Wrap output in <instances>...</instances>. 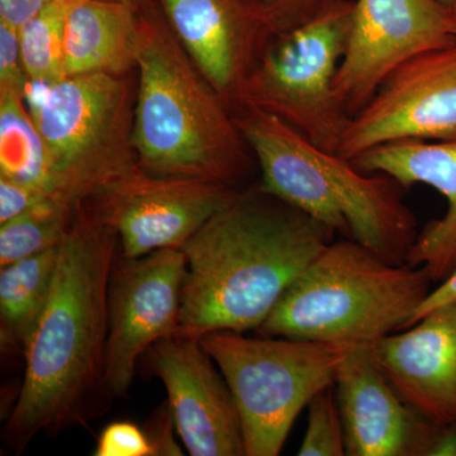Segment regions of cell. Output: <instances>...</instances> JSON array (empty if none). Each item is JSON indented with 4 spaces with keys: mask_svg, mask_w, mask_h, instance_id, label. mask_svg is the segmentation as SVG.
<instances>
[{
    "mask_svg": "<svg viewBox=\"0 0 456 456\" xmlns=\"http://www.w3.org/2000/svg\"><path fill=\"white\" fill-rule=\"evenodd\" d=\"M239 193L224 183L152 175L137 164L86 203L113 228L123 256L140 257L182 248Z\"/></svg>",
    "mask_w": 456,
    "mask_h": 456,
    "instance_id": "9c48e42d",
    "label": "cell"
},
{
    "mask_svg": "<svg viewBox=\"0 0 456 456\" xmlns=\"http://www.w3.org/2000/svg\"><path fill=\"white\" fill-rule=\"evenodd\" d=\"M143 356L167 389L176 434L189 455L245 456L235 399L200 338L167 336Z\"/></svg>",
    "mask_w": 456,
    "mask_h": 456,
    "instance_id": "4fadbf2b",
    "label": "cell"
},
{
    "mask_svg": "<svg viewBox=\"0 0 456 456\" xmlns=\"http://www.w3.org/2000/svg\"><path fill=\"white\" fill-rule=\"evenodd\" d=\"M70 0H55L18 29L20 53L31 86H47L66 77L65 27Z\"/></svg>",
    "mask_w": 456,
    "mask_h": 456,
    "instance_id": "7402d4cb",
    "label": "cell"
},
{
    "mask_svg": "<svg viewBox=\"0 0 456 456\" xmlns=\"http://www.w3.org/2000/svg\"><path fill=\"white\" fill-rule=\"evenodd\" d=\"M159 2L174 35L231 107L277 33L260 0Z\"/></svg>",
    "mask_w": 456,
    "mask_h": 456,
    "instance_id": "5bb4252c",
    "label": "cell"
},
{
    "mask_svg": "<svg viewBox=\"0 0 456 456\" xmlns=\"http://www.w3.org/2000/svg\"><path fill=\"white\" fill-rule=\"evenodd\" d=\"M431 283L422 266L388 263L354 240L331 241L288 288L257 332L373 344L406 327Z\"/></svg>",
    "mask_w": 456,
    "mask_h": 456,
    "instance_id": "5b68a950",
    "label": "cell"
},
{
    "mask_svg": "<svg viewBox=\"0 0 456 456\" xmlns=\"http://www.w3.org/2000/svg\"><path fill=\"white\" fill-rule=\"evenodd\" d=\"M134 147L147 173L235 187L250 147L232 108L204 77L173 29L140 14Z\"/></svg>",
    "mask_w": 456,
    "mask_h": 456,
    "instance_id": "277c9868",
    "label": "cell"
},
{
    "mask_svg": "<svg viewBox=\"0 0 456 456\" xmlns=\"http://www.w3.org/2000/svg\"><path fill=\"white\" fill-rule=\"evenodd\" d=\"M353 164L365 173L384 174L404 189L430 185L445 198L448 211L417 235L406 264L422 266L441 283L456 272V140L395 141L362 152Z\"/></svg>",
    "mask_w": 456,
    "mask_h": 456,
    "instance_id": "e0dca14e",
    "label": "cell"
},
{
    "mask_svg": "<svg viewBox=\"0 0 456 456\" xmlns=\"http://www.w3.org/2000/svg\"><path fill=\"white\" fill-rule=\"evenodd\" d=\"M55 0H0V22L17 31Z\"/></svg>",
    "mask_w": 456,
    "mask_h": 456,
    "instance_id": "f1b7e54d",
    "label": "cell"
},
{
    "mask_svg": "<svg viewBox=\"0 0 456 456\" xmlns=\"http://www.w3.org/2000/svg\"><path fill=\"white\" fill-rule=\"evenodd\" d=\"M439 2L443 3V4L448 5V7H452L454 0H439Z\"/></svg>",
    "mask_w": 456,
    "mask_h": 456,
    "instance_id": "d6a6232c",
    "label": "cell"
},
{
    "mask_svg": "<svg viewBox=\"0 0 456 456\" xmlns=\"http://www.w3.org/2000/svg\"><path fill=\"white\" fill-rule=\"evenodd\" d=\"M456 140V42L399 66L351 117L338 155L353 160L395 141Z\"/></svg>",
    "mask_w": 456,
    "mask_h": 456,
    "instance_id": "7c38bea8",
    "label": "cell"
},
{
    "mask_svg": "<svg viewBox=\"0 0 456 456\" xmlns=\"http://www.w3.org/2000/svg\"><path fill=\"white\" fill-rule=\"evenodd\" d=\"M46 198L40 189L0 176V224L13 220Z\"/></svg>",
    "mask_w": 456,
    "mask_h": 456,
    "instance_id": "4316f807",
    "label": "cell"
},
{
    "mask_svg": "<svg viewBox=\"0 0 456 456\" xmlns=\"http://www.w3.org/2000/svg\"><path fill=\"white\" fill-rule=\"evenodd\" d=\"M452 12H454V14L456 16V0H454V3H452Z\"/></svg>",
    "mask_w": 456,
    "mask_h": 456,
    "instance_id": "836d02e7",
    "label": "cell"
},
{
    "mask_svg": "<svg viewBox=\"0 0 456 456\" xmlns=\"http://www.w3.org/2000/svg\"><path fill=\"white\" fill-rule=\"evenodd\" d=\"M95 456H155L145 428L130 421L108 425L99 435Z\"/></svg>",
    "mask_w": 456,
    "mask_h": 456,
    "instance_id": "cb8c5ba5",
    "label": "cell"
},
{
    "mask_svg": "<svg viewBox=\"0 0 456 456\" xmlns=\"http://www.w3.org/2000/svg\"><path fill=\"white\" fill-rule=\"evenodd\" d=\"M184 278L182 248L140 257H125L119 251L108 287L106 386L110 397H127L140 358L155 342L178 332Z\"/></svg>",
    "mask_w": 456,
    "mask_h": 456,
    "instance_id": "8fae6325",
    "label": "cell"
},
{
    "mask_svg": "<svg viewBox=\"0 0 456 456\" xmlns=\"http://www.w3.org/2000/svg\"><path fill=\"white\" fill-rule=\"evenodd\" d=\"M338 0H260L275 31L284 32L310 22Z\"/></svg>",
    "mask_w": 456,
    "mask_h": 456,
    "instance_id": "d4e9b609",
    "label": "cell"
},
{
    "mask_svg": "<svg viewBox=\"0 0 456 456\" xmlns=\"http://www.w3.org/2000/svg\"><path fill=\"white\" fill-rule=\"evenodd\" d=\"M308 424L299 456L346 455L344 422L335 386L318 393L308 404Z\"/></svg>",
    "mask_w": 456,
    "mask_h": 456,
    "instance_id": "603a6c76",
    "label": "cell"
},
{
    "mask_svg": "<svg viewBox=\"0 0 456 456\" xmlns=\"http://www.w3.org/2000/svg\"><path fill=\"white\" fill-rule=\"evenodd\" d=\"M232 112L260 165L261 191L388 263L406 264L419 233L399 183L358 169L349 159L314 145L273 114L244 106L232 107Z\"/></svg>",
    "mask_w": 456,
    "mask_h": 456,
    "instance_id": "3957f363",
    "label": "cell"
},
{
    "mask_svg": "<svg viewBox=\"0 0 456 456\" xmlns=\"http://www.w3.org/2000/svg\"><path fill=\"white\" fill-rule=\"evenodd\" d=\"M349 456H428L441 425L417 412L378 367L370 344H359L335 380Z\"/></svg>",
    "mask_w": 456,
    "mask_h": 456,
    "instance_id": "9a60e30c",
    "label": "cell"
},
{
    "mask_svg": "<svg viewBox=\"0 0 456 456\" xmlns=\"http://www.w3.org/2000/svg\"><path fill=\"white\" fill-rule=\"evenodd\" d=\"M355 0H338L289 31L275 33L240 86L231 108H256L287 123L314 145L338 152L351 117L336 97Z\"/></svg>",
    "mask_w": 456,
    "mask_h": 456,
    "instance_id": "ba28073f",
    "label": "cell"
},
{
    "mask_svg": "<svg viewBox=\"0 0 456 456\" xmlns=\"http://www.w3.org/2000/svg\"><path fill=\"white\" fill-rule=\"evenodd\" d=\"M384 377L404 402L437 425L456 419V302L370 344Z\"/></svg>",
    "mask_w": 456,
    "mask_h": 456,
    "instance_id": "2e32d148",
    "label": "cell"
},
{
    "mask_svg": "<svg viewBox=\"0 0 456 456\" xmlns=\"http://www.w3.org/2000/svg\"><path fill=\"white\" fill-rule=\"evenodd\" d=\"M29 84L22 62L18 31L0 22V89L28 94Z\"/></svg>",
    "mask_w": 456,
    "mask_h": 456,
    "instance_id": "484cf974",
    "label": "cell"
},
{
    "mask_svg": "<svg viewBox=\"0 0 456 456\" xmlns=\"http://www.w3.org/2000/svg\"><path fill=\"white\" fill-rule=\"evenodd\" d=\"M235 399L245 456H277L297 417L334 386L351 342L314 341L242 332L212 331L200 338Z\"/></svg>",
    "mask_w": 456,
    "mask_h": 456,
    "instance_id": "52a82bcc",
    "label": "cell"
},
{
    "mask_svg": "<svg viewBox=\"0 0 456 456\" xmlns=\"http://www.w3.org/2000/svg\"><path fill=\"white\" fill-rule=\"evenodd\" d=\"M110 2L125 3V4L131 5V7L139 9L141 0H110Z\"/></svg>",
    "mask_w": 456,
    "mask_h": 456,
    "instance_id": "1f68e13d",
    "label": "cell"
},
{
    "mask_svg": "<svg viewBox=\"0 0 456 456\" xmlns=\"http://www.w3.org/2000/svg\"><path fill=\"white\" fill-rule=\"evenodd\" d=\"M121 251L113 228L88 203L60 244L46 307L25 347V378L3 441L20 452L106 412L108 287Z\"/></svg>",
    "mask_w": 456,
    "mask_h": 456,
    "instance_id": "6da1fadb",
    "label": "cell"
},
{
    "mask_svg": "<svg viewBox=\"0 0 456 456\" xmlns=\"http://www.w3.org/2000/svg\"><path fill=\"white\" fill-rule=\"evenodd\" d=\"M456 42V16L439 0H355L335 93L353 117L408 60Z\"/></svg>",
    "mask_w": 456,
    "mask_h": 456,
    "instance_id": "30bf717a",
    "label": "cell"
},
{
    "mask_svg": "<svg viewBox=\"0 0 456 456\" xmlns=\"http://www.w3.org/2000/svg\"><path fill=\"white\" fill-rule=\"evenodd\" d=\"M139 9L110 0H70L65 27L66 77H126L136 68Z\"/></svg>",
    "mask_w": 456,
    "mask_h": 456,
    "instance_id": "ac0fdd59",
    "label": "cell"
},
{
    "mask_svg": "<svg viewBox=\"0 0 456 456\" xmlns=\"http://www.w3.org/2000/svg\"><path fill=\"white\" fill-rule=\"evenodd\" d=\"M79 208L47 197L0 224V266L55 248L70 230Z\"/></svg>",
    "mask_w": 456,
    "mask_h": 456,
    "instance_id": "44dd1931",
    "label": "cell"
},
{
    "mask_svg": "<svg viewBox=\"0 0 456 456\" xmlns=\"http://www.w3.org/2000/svg\"><path fill=\"white\" fill-rule=\"evenodd\" d=\"M60 244L44 253L0 266V340L3 349L16 347L25 351L49 299L59 261Z\"/></svg>",
    "mask_w": 456,
    "mask_h": 456,
    "instance_id": "d6986e66",
    "label": "cell"
},
{
    "mask_svg": "<svg viewBox=\"0 0 456 456\" xmlns=\"http://www.w3.org/2000/svg\"><path fill=\"white\" fill-rule=\"evenodd\" d=\"M428 456H456V419L440 426Z\"/></svg>",
    "mask_w": 456,
    "mask_h": 456,
    "instance_id": "4dcf8cb0",
    "label": "cell"
},
{
    "mask_svg": "<svg viewBox=\"0 0 456 456\" xmlns=\"http://www.w3.org/2000/svg\"><path fill=\"white\" fill-rule=\"evenodd\" d=\"M26 93L0 89V176L46 194L47 156Z\"/></svg>",
    "mask_w": 456,
    "mask_h": 456,
    "instance_id": "ffe728a7",
    "label": "cell"
},
{
    "mask_svg": "<svg viewBox=\"0 0 456 456\" xmlns=\"http://www.w3.org/2000/svg\"><path fill=\"white\" fill-rule=\"evenodd\" d=\"M334 235L259 187L240 191L182 248L185 278L176 334L257 331Z\"/></svg>",
    "mask_w": 456,
    "mask_h": 456,
    "instance_id": "7a4b0ae2",
    "label": "cell"
},
{
    "mask_svg": "<svg viewBox=\"0 0 456 456\" xmlns=\"http://www.w3.org/2000/svg\"><path fill=\"white\" fill-rule=\"evenodd\" d=\"M452 302H456V272L452 273L446 281H441L436 289L431 290L430 294L426 297L425 301L417 308L415 314L408 321L403 330L415 325L422 317L434 311L435 308L449 305V303Z\"/></svg>",
    "mask_w": 456,
    "mask_h": 456,
    "instance_id": "f546056e",
    "label": "cell"
},
{
    "mask_svg": "<svg viewBox=\"0 0 456 456\" xmlns=\"http://www.w3.org/2000/svg\"><path fill=\"white\" fill-rule=\"evenodd\" d=\"M40 88L31 114L46 149L47 197L79 208L139 164L131 86L84 74Z\"/></svg>",
    "mask_w": 456,
    "mask_h": 456,
    "instance_id": "8992f818",
    "label": "cell"
},
{
    "mask_svg": "<svg viewBox=\"0 0 456 456\" xmlns=\"http://www.w3.org/2000/svg\"><path fill=\"white\" fill-rule=\"evenodd\" d=\"M145 430L154 445L155 456L183 455L174 439V431H176V428L167 402L156 410Z\"/></svg>",
    "mask_w": 456,
    "mask_h": 456,
    "instance_id": "83f0119b",
    "label": "cell"
}]
</instances>
